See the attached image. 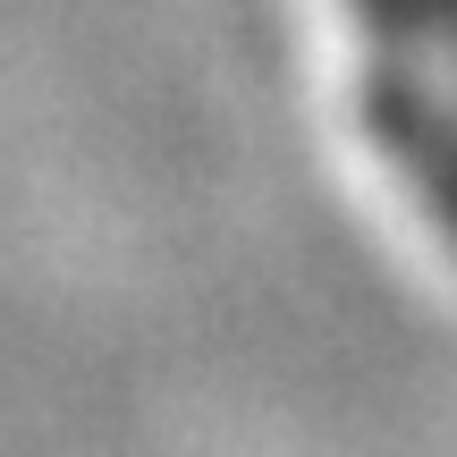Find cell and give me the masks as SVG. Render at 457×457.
Listing matches in <instances>:
<instances>
[{
    "label": "cell",
    "instance_id": "obj_1",
    "mask_svg": "<svg viewBox=\"0 0 457 457\" xmlns=\"http://www.w3.org/2000/svg\"><path fill=\"white\" fill-rule=\"evenodd\" d=\"M364 17V43H373V77H364V119L373 136H407L432 119L424 94V17L432 0H356Z\"/></svg>",
    "mask_w": 457,
    "mask_h": 457
},
{
    "label": "cell",
    "instance_id": "obj_2",
    "mask_svg": "<svg viewBox=\"0 0 457 457\" xmlns=\"http://www.w3.org/2000/svg\"><path fill=\"white\" fill-rule=\"evenodd\" d=\"M432 17H441V34H449V51H457V0H432Z\"/></svg>",
    "mask_w": 457,
    "mask_h": 457
}]
</instances>
